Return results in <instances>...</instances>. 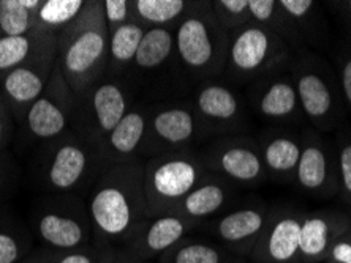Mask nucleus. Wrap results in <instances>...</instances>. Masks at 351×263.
I'll use <instances>...</instances> for the list:
<instances>
[{
  "label": "nucleus",
  "instance_id": "1",
  "mask_svg": "<svg viewBox=\"0 0 351 263\" xmlns=\"http://www.w3.org/2000/svg\"><path fill=\"white\" fill-rule=\"evenodd\" d=\"M94 245L117 251L149 216L144 195V159L101 170L86 195Z\"/></svg>",
  "mask_w": 351,
  "mask_h": 263
},
{
  "label": "nucleus",
  "instance_id": "2",
  "mask_svg": "<svg viewBox=\"0 0 351 263\" xmlns=\"http://www.w3.org/2000/svg\"><path fill=\"white\" fill-rule=\"evenodd\" d=\"M105 164L100 150L66 131L29 154V177L37 194L80 195L94 186Z\"/></svg>",
  "mask_w": 351,
  "mask_h": 263
},
{
  "label": "nucleus",
  "instance_id": "3",
  "mask_svg": "<svg viewBox=\"0 0 351 263\" xmlns=\"http://www.w3.org/2000/svg\"><path fill=\"white\" fill-rule=\"evenodd\" d=\"M108 38L101 0H87L80 16L59 33L56 64L75 95L106 74Z\"/></svg>",
  "mask_w": 351,
  "mask_h": 263
},
{
  "label": "nucleus",
  "instance_id": "4",
  "mask_svg": "<svg viewBox=\"0 0 351 263\" xmlns=\"http://www.w3.org/2000/svg\"><path fill=\"white\" fill-rule=\"evenodd\" d=\"M176 54L190 84L221 77L226 65L230 33L217 23L210 0H192L174 27Z\"/></svg>",
  "mask_w": 351,
  "mask_h": 263
},
{
  "label": "nucleus",
  "instance_id": "5",
  "mask_svg": "<svg viewBox=\"0 0 351 263\" xmlns=\"http://www.w3.org/2000/svg\"><path fill=\"white\" fill-rule=\"evenodd\" d=\"M290 73L307 125L323 134L339 131L347 109L334 65L323 54L301 49L293 57Z\"/></svg>",
  "mask_w": 351,
  "mask_h": 263
},
{
  "label": "nucleus",
  "instance_id": "6",
  "mask_svg": "<svg viewBox=\"0 0 351 263\" xmlns=\"http://www.w3.org/2000/svg\"><path fill=\"white\" fill-rule=\"evenodd\" d=\"M125 77L143 101L156 102L190 96L193 85L176 54L174 27L146 30Z\"/></svg>",
  "mask_w": 351,
  "mask_h": 263
},
{
  "label": "nucleus",
  "instance_id": "7",
  "mask_svg": "<svg viewBox=\"0 0 351 263\" xmlns=\"http://www.w3.org/2000/svg\"><path fill=\"white\" fill-rule=\"evenodd\" d=\"M25 221L38 247L75 251L94 245L86 199L80 195L40 194L30 204Z\"/></svg>",
  "mask_w": 351,
  "mask_h": 263
},
{
  "label": "nucleus",
  "instance_id": "8",
  "mask_svg": "<svg viewBox=\"0 0 351 263\" xmlns=\"http://www.w3.org/2000/svg\"><path fill=\"white\" fill-rule=\"evenodd\" d=\"M138 101V92L127 77L105 74L76 95L71 131L100 148L108 134Z\"/></svg>",
  "mask_w": 351,
  "mask_h": 263
},
{
  "label": "nucleus",
  "instance_id": "9",
  "mask_svg": "<svg viewBox=\"0 0 351 263\" xmlns=\"http://www.w3.org/2000/svg\"><path fill=\"white\" fill-rule=\"evenodd\" d=\"M294 54L296 53L277 35L255 23H249L230 33L226 65L221 77L239 89H245L263 76L290 68Z\"/></svg>",
  "mask_w": 351,
  "mask_h": 263
},
{
  "label": "nucleus",
  "instance_id": "10",
  "mask_svg": "<svg viewBox=\"0 0 351 263\" xmlns=\"http://www.w3.org/2000/svg\"><path fill=\"white\" fill-rule=\"evenodd\" d=\"M206 174L198 150L165 153L144 159V195L149 216L174 213Z\"/></svg>",
  "mask_w": 351,
  "mask_h": 263
},
{
  "label": "nucleus",
  "instance_id": "11",
  "mask_svg": "<svg viewBox=\"0 0 351 263\" xmlns=\"http://www.w3.org/2000/svg\"><path fill=\"white\" fill-rule=\"evenodd\" d=\"M76 95L66 84L58 64L43 94L29 107L16 125L13 146L18 153L29 154L46 142L71 130Z\"/></svg>",
  "mask_w": 351,
  "mask_h": 263
},
{
  "label": "nucleus",
  "instance_id": "12",
  "mask_svg": "<svg viewBox=\"0 0 351 263\" xmlns=\"http://www.w3.org/2000/svg\"><path fill=\"white\" fill-rule=\"evenodd\" d=\"M193 111L203 131L204 142L219 137L252 134V117L245 92L230 84L223 77H215L195 85L190 94Z\"/></svg>",
  "mask_w": 351,
  "mask_h": 263
},
{
  "label": "nucleus",
  "instance_id": "13",
  "mask_svg": "<svg viewBox=\"0 0 351 263\" xmlns=\"http://www.w3.org/2000/svg\"><path fill=\"white\" fill-rule=\"evenodd\" d=\"M203 143L204 136L190 98L149 102L146 134L139 158L198 150Z\"/></svg>",
  "mask_w": 351,
  "mask_h": 263
},
{
  "label": "nucleus",
  "instance_id": "14",
  "mask_svg": "<svg viewBox=\"0 0 351 263\" xmlns=\"http://www.w3.org/2000/svg\"><path fill=\"white\" fill-rule=\"evenodd\" d=\"M198 154L206 172L241 189H255L267 182L255 134L213 139L198 148Z\"/></svg>",
  "mask_w": 351,
  "mask_h": 263
},
{
  "label": "nucleus",
  "instance_id": "15",
  "mask_svg": "<svg viewBox=\"0 0 351 263\" xmlns=\"http://www.w3.org/2000/svg\"><path fill=\"white\" fill-rule=\"evenodd\" d=\"M254 120L265 126H283L302 130L307 126L290 68L274 71L245 87Z\"/></svg>",
  "mask_w": 351,
  "mask_h": 263
},
{
  "label": "nucleus",
  "instance_id": "16",
  "mask_svg": "<svg viewBox=\"0 0 351 263\" xmlns=\"http://www.w3.org/2000/svg\"><path fill=\"white\" fill-rule=\"evenodd\" d=\"M271 208L269 204L261 200H241L223 214L201 225L198 232L249 260L265 230Z\"/></svg>",
  "mask_w": 351,
  "mask_h": 263
},
{
  "label": "nucleus",
  "instance_id": "17",
  "mask_svg": "<svg viewBox=\"0 0 351 263\" xmlns=\"http://www.w3.org/2000/svg\"><path fill=\"white\" fill-rule=\"evenodd\" d=\"M301 136L302 152L293 184L299 193L313 199L339 195L337 153L334 142L308 125L302 128Z\"/></svg>",
  "mask_w": 351,
  "mask_h": 263
},
{
  "label": "nucleus",
  "instance_id": "18",
  "mask_svg": "<svg viewBox=\"0 0 351 263\" xmlns=\"http://www.w3.org/2000/svg\"><path fill=\"white\" fill-rule=\"evenodd\" d=\"M306 211L274 205L265 230L250 255L252 263H301V229Z\"/></svg>",
  "mask_w": 351,
  "mask_h": 263
},
{
  "label": "nucleus",
  "instance_id": "19",
  "mask_svg": "<svg viewBox=\"0 0 351 263\" xmlns=\"http://www.w3.org/2000/svg\"><path fill=\"white\" fill-rule=\"evenodd\" d=\"M199 227L179 213L151 216L116 252L128 259L157 262L180 240L198 232Z\"/></svg>",
  "mask_w": 351,
  "mask_h": 263
},
{
  "label": "nucleus",
  "instance_id": "20",
  "mask_svg": "<svg viewBox=\"0 0 351 263\" xmlns=\"http://www.w3.org/2000/svg\"><path fill=\"white\" fill-rule=\"evenodd\" d=\"M58 60V46L0 77V94L13 112L16 125L43 94Z\"/></svg>",
  "mask_w": 351,
  "mask_h": 263
},
{
  "label": "nucleus",
  "instance_id": "21",
  "mask_svg": "<svg viewBox=\"0 0 351 263\" xmlns=\"http://www.w3.org/2000/svg\"><path fill=\"white\" fill-rule=\"evenodd\" d=\"M265 163L267 182L293 184L302 152L301 130L283 126H265L255 134Z\"/></svg>",
  "mask_w": 351,
  "mask_h": 263
},
{
  "label": "nucleus",
  "instance_id": "22",
  "mask_svg": "<svg viewBox=\"0 0 351 263\" xmlns=\"http://www.w3.org/2000/svg\"><path fill=\"white\" fill-rule=\"evenodd\" d=\"M241 193L242 189L233 183L208 172L198 186L190 191L187 197L180 202L174 213L203 225L241 202Z\"/></svg>",
  "mask_w": 351,
  "mask_h": 263
},
{
  "label": "nucleus",
  "instance_id": "23",
  "mask_svg": "<svg viewBox=\"0 0 351 263\" xmlns=\"http://www.w3.org/2000/svg\"><path fill=\"white\" fill-rule=\"evenodd\" d=\"M351 225V216L334 208L304 214L301 229V263H324L329 251Z\"/></svg>",
  "mask_w": 351,
  "mask_h": 263
},
{
  "label": "nucleus",
  "instance_id": "24",
  "mask_svg": "<svg viewBox=\"0 0 351 263\" xmlns=\"http://www.w3.org/2000/svg\"><path fill=\"white\" fill-rule=\"evenodd\" d=\"M147 107V101L139 100L101 142L98 150L105 167L139 159L143 139L146 134Z\"/></svg>",
  "mask_w": 351,
  "mask_h": 263
},
{
  "label": "nucleus",
  "instance_id": "25",
  "mask_svg": "<svg viewBox=\"0 0 351 263\" xmlns=\"http://www.w3.org/2000/svg\"><path fill=\"white\" fill-rule=\"evenodd\" d=\"M301 33L304 48L322 54L331 44V25L326 8L315 0H280Z\"/></svg>",
  "mask_w": 351,
  "mask_h": 263
},
{
  "label": "nucleus",
  "instance_id": "26",
  "mask_svg": "<svg viewBox=\"0 0 351 263\" xmlns=\"http://www.w3.org/2000/svg\"><path fill=\"white\" fill-rule=\"evenodd\" d=\"M157 263H249L213 238L195 232L160 257Z\"/></svg>",
  "mask_w": 351,
  "mask_h": 263
},
{
  "label": "nucleus",
  "instance_id": "27",
  "mask_svg": "<svg viewBox=\"0 0 351 263\" xmlns=\"http://www.w3.org/2000/svg\"><path fill=\"white\" fill-rule=\"evenodd\" d=\"M37 243L27 221L7 204L0 205V263H23Z\"/></svg>",
  "mask_w": 351,
  "mask_h": 263
},
{
  "label": "nucleus",
  "instance_id": "28",
  "mask_svg": "<svg viewBox=\"0 0 351 263\" xmlns=\"http://www.w3.org/2000/svg\"><path fill=\"white\" fill-rule=\"evenodd\" d=\"M146 30L147 29L139 24L138 20L132 19L110 33V38H108L106 76H127Z\"/></svg>",
  "mask_w": 351,
  "mask_h": 263
},
{
  "label": "nucleus",
  "instance_id": "29",
  "mask_svg": "<svg viewBox=\"0 0 351 263\" xmlns=\"http://www.w3.org/2000/svg\"><path fill=\"white\" fill-rule=\"evenodd\" d=\"M58 46V37L35 30L21 37H0V77Z\"/></svg>",
  "mask_w": 351,
  "mask_h": 263
},
{
  "label": "nucleus",
  "instance_id": "30",
  "mask_svg": "<svg viewBox=\"0 0 351 263\" xmlns=\"http://www.w3.org/2000/svg\"><path fill=\"white\" fill-rule=\"evenodd\" d=\"M252 23L265 27L285 41L290 48L298 53L304 48L301 33L294 24L293 18L280 5V0H249Z\"/></svg>",
  "mask_w": 351,
  "mask_h": 263
},
{
  "label": "nucleus",
  "instance_id": "31",
  "mask_svg": "<svg viewBox=\"0 0 351 263\" xmlns=\"http://www.w3.org/2000/svg\"><path fill=\"white\" fill-rule=\"evenodd\" d=\"M192 0H132L133 19L146 29L176 27Z\"/></svg>",
  "mask_w": 351,
  "mask_h": 263
},
{
  "label": "nucleus",
  "instance_id": "32",
  "mask_svg": "<svg viewBox=\"0 0 351 263\" xmlns=\"http://www.w3.org/2000/svg\"><path fill=\"white\" fill-rule=\"evenodd\" d=\"M43 0H0V37H21L37 30Z\"/></svg>",
  "mask_w": 351,
  "mask_h": 263
},
{
  "label": "nucleus",
  "instance_id": "33",
  "mask_svg": "<svg viewBox=\"0 0 351 263\" xmlns=\"http://www.w3.org/2000/svg\"><path fill=\"white\" fill-rule=\"evenodd\" d=\"M87 0H43L37 12V30L59 37L80 16Z\"/></svg>",
  "mask_w": 351,
  "mask_h": 263
},
{
  "label": "nucleus",
  "instance_id": "34",
  "mask_svg": "<svg viewBox=\"0 0 351 263\" xmlns=\"http://www.w3.org/2000/svg\"><path fill=\"white\" fill-rule=\"evenodd\" d=\"M112 249L90 245L75 251H51L35 247L23 263H108Z\"/></svg>",
  "mask_w": 351,
  "mask_h": 263
},
{
  "label": "nucleus",
  "instance_id": "35",
  "mask_svg": "<svg viewBox=\"0 0 351 263\" xmlns=\"http://www.w3.org/2000/svg\"><path fill=\"white\" fill-rule=\"evenodd\" d=\"M335 153H337L339 195L345 205L351 208V130L343 125L335 131Z\"/></svg>",
  "mask_w": 351,
  "mask_h": 263
},
{
  "label": "nucleus",
  "instance_id": "36",
  "mask_svg": "<svg viewBox=\"0 0 351 263\" xmlns=\"http://www.w3.org/2000/svg\"><path fill=\"white\" fill-rule=\"evenodd\" d=\"M210 8L217 23L228 33L252 23L249 0H210Z\"/></svg>",
  "mask_w": 351,
  "mask_h": 263
},
{
  "label": "nucleus",
  "instance_id": "37",
  "mask_svg": "<svg viewBox=\"0 0 351 263\" xmlns=\"http://www.w3.org/2000/svg\"><path fill=\"white\" fill-rule=\"evenodd\" d=\"M21 170L14 154L10 150L0 152V205L7 204L19 184Z\"/></svg>",
  "mask_w": 351,
  "mask_h": 263
},
{
  "label": "nucleus",
  "instance_id": "38",
  "mask_svg": "<svg viewBox=\"0 0 351 263\" xmlns=\"http://www.w3.org/2000/svg\"><path fill=\"white\" fill-rule=\"evenodd\" d=\"M334 68L337 71L340 89L345 102L347 115L351 117V48L345 46L337 49L334 54Z\"/></svg>",
  "mask_w": 351,
  "mask_h": 263
},
{
  "label": "nucleus",
  "instance_id": "39",
  "mask_svg": "<svg viewBox=\"0 0 351 263\" xmlns=\"http://www.w3.org/2000/svg\"><path fill=\"white\" fill-rule=\"evenodd\" d=\"M101 8L108 33L114 32L121 25L133 19L132 0H101Z\"/></svg>",
  "mask_w": 351,
  "mask_h": 263
},
{
  "label": "nucleus",
  "instance_id": "40",
  "mask_svg": "<svg viewBox=\"0 0 351 263\" xmlns=\"http://www.w3.org/2000/svg\"><path fill=\"white\" fill-rule=\"evenodd\" d=\"M16 136V120L13 112L0 94V152L10 150Z\"/></svg>",
  "mask_w": 351,
  "mask_h": 263
},
{
  "label": "nucleus",
  "instance_id": "41",
  "mask_svg": "<svg viewBox=\"0 0 351 263\" xmlns=\"http://www.w3.org/2000/svg\"><path fill=\"white\" fill-rule=\"evenodd\" d=\"M324 263H351V225L348 227V230L335 241Z\"/></svg>",
  "mask_w": 351,
  "mask_h": 263
},
{
  "label": "nucleus",
  "instance_id": "42",
  "mask_svg": "<svg viewBox=\"0 0 351 263\" xmlns=\"http://www.w3.org/2000/svg\"><path fill=\"white\" fill-rule=\"evenodd\" d=\"M323 5L332 13V16L337 18L339 23H342L345 32L351 40V0H347V2H324Z\"/></svg>",
  "mask_w": 351,
  "mask_h": 263
},
{
  "label": "nucleus",
  "instance_id": "43",
  "mask_svg": "<svg viewBox=\"0 0 351 263\" xmlns=\"http://www.w3.org/2000/svg\"><path fill=\"white\" fill-rule=\"evenodd\" d=\"M108 263H157V262H147V260H135V259H128V257H123L121 254H117L116 251H112V254L110 257Z\"/></svg>",
  "mask_w": 351,
  "mask_h": 263
}]
</instances>
